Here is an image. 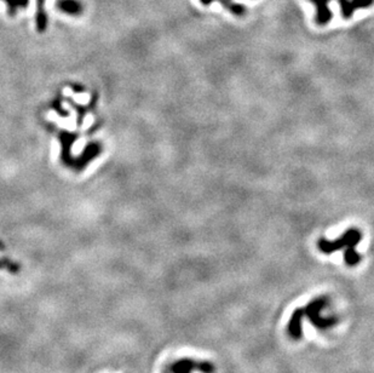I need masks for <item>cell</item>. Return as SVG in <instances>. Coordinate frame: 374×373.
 I'll return each instance as SVG.
<instances>
[{"label": "cell", "mask_w": 374, "mask_h": 373, "mask_svg": "<svg viewBox=\"0 0 374 373\" xmlns=\"http://www.w3.org/2000/svg\"><path fill=\"white\" fill-rule=\"evenodd\" d=\"M361 239H362L361 230L351 228V229H348L347 232L343 233L342 237L337 240L320 239L319 242H317V247L325 255H330L335 251L343 250V248L356 247L360 243Z\"/></svg>", "instance_id": "obj_1"}, {"label": "cell", "mask_w": 374, "mask_h": 373, "mask_svg": "<svg viewBox=\"0 0 374 373\" xmlns=\"http://www.w3.org/2000/svg\"><path fill=\"white\" fill-rule=\"evenodd\" d=\"M326 306H327V301L321 297V298H316L310 302L309 306L305 308L304 314L316 329H327L335 324L334 318H324L321 315V311L326 308Z\"/></svg>", "instance_id": "obj_2"}, {"label": "cell", "mask_w": 374, "mask_h": 373, "mask_svg": "<svg viewBox=\"0 0 374 373\" xmlns=\"http://www.w3.org/2000/svg\"><path fill=\"white\" fill-rule=\"evenodd\" d=\"M171 373H193L194 371H200L202 373H212L215 367L212 364L203 361L198 364L190 359H180L171 365Z\"/></svg>", "instance_id": "obj_3"}, {"label": "cell", "mask_w": 374, "mask_h": 373, "mask_svg": "<svg viewBox=\"0 0 374 373\" xmlns=\"http://www.w3.org/2000/svg\"><path fill=\"white\" fill-rule=\"evenodd\" d=\"M340 11L344 19H350L358 9H367L374 4V0H338Z\"/></svg>", "instance_id": "obj_4"}, {"label": "cell", "mask_w": 374, "mask_h": 373, "mask_svg": "<svg viewBox=\"0 0 374 373\" xmlns=\"http://www.w3.org/2000/svg\"><path fill=\"white\" fill-rule=\"evenodd\" d=\"M330 0H310V2L316 7V15H315V22L317 26H326L332 20V11L328 7Z\"/></svg>", "instance_id": "obj_5"}, {"label": "cell", "mask_w": 374, "mask_h": 373, "mask_svg": "<svg viewBox=\"0 0 374 373\" xmlns=\"http://www.w3.org/2000/svg\"><path fill=\"white\" fill-rule=\"evenodd\" d=\"M303 318H304V309H296L291 315L288 325H287V332L291 338L299 339L302 337Z\"/></svg>", "instance_id": "obj_6"}, {"label": "cell", "mask_w": 374, "mask_h": 373, "mask_svg": "<svg viewBox=\"0 0 374 373\" xmlns=\"http://www.w3.org/2000/svg\"><path fill=\"white\" fill-rule=\"evenodd\" d=\"M56 5L60 11L70 16H79L84 11L83 4L79 0H58Z\"/></svg>", "instance_id": "obj_7"}, {"label": "cell", "mask_w": 374, "mask_h": 373, "mask_svg": "<svg viewBox=\"0 0 374 373\" xmlns=\"http://www.w3.org/2000/svg\"><path fill=\"white\" fill-rule=\"evenodd\" d=\"M46 0H37V16H35V20H37V29L39 32H45L47 27V15L46 11L44 9V4Z\"/></svg>", "instance_id": "obj_8"}, {"label": "cell", "mask_w": 374, "mask_h": 373, "mask_svg": "<svg viewBox=\"0 0 374 373\" xmlns=\"http://www.w3.org/2000/svg\"><path fill=\"white\" fill-rule=\"evenodd\" d=\"M218 2H220L224 9L228 10L230 14L235 15V16H243L247 12L245 5L239 4V2L233 1V0H218Z\"/></svg>", "instance_id": "obj_9"}, {"label": "cell", "mask_w": 374, "mask_h": 373, "mask_svg": "<svg viewBox=\"0 0 374 373\" xmlns=\"http://www.w3.org/2000/svg\"><path fill=\"white\" fill-rule=\"evenodd\" d=\"M344 262L349 266H355L361 262V256L355 247H347L344 251Z\"/></svg>", "instance_id": "obj_10"}, {"label": "cell", "mask_w": 374, "mask_h": 373, "mask_svg": "<svg viewBox=\"0 0 374 373\" xmlns=\"http://www.w3.org/2000/svg\"><path fill=\"white\" fill-rule=\"evenodd\" d=\"M5 2L7 5V9H9V15L14 16V15L17 14V10L28 6L29 0H5Z\"/></svg>", "instance_id": "obj_11"}, {"label": "cell", "mask_w": 374, "mask_h": 373, "mask_svg": "<svg viewBox=\"0 0 374 373\" xmlns=\"http://www.w3.org/2000/svg\"><path fill=\"white\" fill-rule=\"evenodd\" d=\"M200 2L202 5H205V6H208V5H211L213 2V0H200Z\"/></svg>", "instance_id": "obj_12"}]
</instances>
